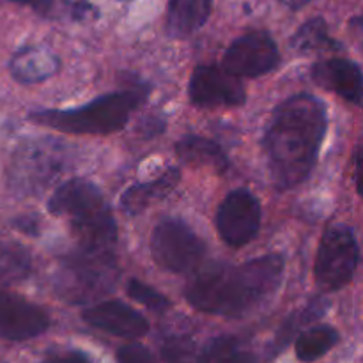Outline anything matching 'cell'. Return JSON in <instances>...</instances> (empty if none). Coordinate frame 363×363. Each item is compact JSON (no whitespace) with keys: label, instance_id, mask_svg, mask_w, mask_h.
<instances>
[{"label":"cell","instance_id":"obj_1","mask_svg":"<svg viewBox=\"0 0 363 363\" xmlns=\"http://www.w3.org/2000/svg\"><path fill=\"white\" fill-rule=\"evenodd\" d=\"M325 133L326 108L315 96H291L275 110L264 147L269 174L280 190L298 186L311 176Z\"/></svg>","mask_w":363,"mask_h":363},{"label":"cell","instance_id":"obj_2","mask_svg":"<svg viewBox=\"0 0 363 363\" xmlns=\"http://www.w3.org/2000/svg\"><path fill=\"white\" fill-rule=\"evenodd\" d=\"M284 277L282 255H264L245 264H211L186 287L191 307L206 314L240 318L268 301Z\"/></svg>","mask_w":363,"mask_h":363},{"label":"cell","instance_id":"obj_3","mask_svg":"<svg viewBox=\"0 0 363 363\" xmlns=\"http://www.w3.org/2000/svg\"><path fill=\"white\" fill-rule=\"evenodd\" d=\"M50 213L69 218L71 229L84 250L110 252L117 227L101 191L92 183L73 179L60 184L48 201Z\"/></svg>","mask_w":363,"mask_h":363},{"label":"cell","instance_id":"obj_4","mask_svg":"<svg viewBox=\"0 0 363 363\" xmlns=\"http://www.w3.org/2000/svg\"><path fill=\"white\" fill-rule=\"evenodd\" d=\"M140 91H121L69 110H45L30 119L43 126L71 135H108L126 126L131 112L144 101Z\"/></svg>","mask_w":363,"mask_h":363},{"label":"cell","instance_id":"obj_5","mask_svg":"<svg viewBox=\"0 0 363 363\" xmlns=\"http://www.w3.org/2000/svg\"><path fill=\"white\" fill-rule=\"evenodd\" d=\"M357 238L347 225H333L323 234L315 257V280L325 291H339L350 284L358 264Z\"/></svg>","mask_w":363,"mask_h":363},{"label":"cell","instance_id":"obj_6","mask_svg":"<svg viewBox=\"0 0 363 363\" xmlns=\"http://www.w3.org/2000/svg\"><path fill=\"white\" fill-rule=\"evenodd\" d=\"M152 259L174 273H188L199 266L206 245L183 220H163L151 236Z\"/></svg>","mask_w":363,"mask_h":363},{"label":"cell","instance_id":"obj_7","mask_svg":"<svg viewBox=\"0 0 363 363\" xmlns=\"http://www.w3.org/2000/svg\"><path fill=\"white\" fill-rule=\"evenodd\" d=\"M64 293L74 300H89L92 294L108 291L116 264L110 252H92L82 248L78 255L67 257L64 264Z\"/></svg>","mask_w":363,"mask_h":363},{"label":"cell","instance_id":"obj_8","mask_svg":"<svg viewBox=\"0 0 363 363\" xmlns=\"http://www.w3.org/2000/svg\"><path fill=\"white\" fill-rule=\"evenodd\" d=\"M261 227V204L248 190H234L227 195L216 213V229L229 247L250 243Z\"/></svg>","mask_w":363,"mask_h":363},{"label":"cell","instance_id":"obj_9","mask_svg":"<svg viewBox=\"0 0 363 363\" xmlns=\"http://www.w3.org/2000/svg\"><path fill=\"white\" fill-rule=\"evenodd\" d=\"M275 41L266 32H250L238 38L223 55V69L238 78H255L269 73L279 64Z\"/></svg>","mask_w":363,"mask_h":363},{"label":"cell","instance_id":"obj_10","mask_svg":"<svg viewBox=\"0 0 363 363\" xmlns=\"http://www.w3.org/2000/svg\"><path fill=\"white\" fill-rule=\"evenodd\" d=\"M191 103L204 108L238 106L245 101V87L240 78L218 66H199L190 80Z\"/></svg>","mask_w":363,"mask_h":363},{"label":"cell","instance_id":"obj_11","mask_svg":"<svg viewBox=\"0 0 363 363\" xmlns=\"http://www.w3.org/2000/svg\"><path fill=\"white\" fill-rule=\"evenodd\" d=\"M50 319L43 308L0 289V339L28 340L46 332Z\"/></svg>","mask_w":363,"mask_h":363},{"label":"cell","instance_id":"obj_12","mask_svg":"<svg viewBox=\"0 0 363 363\" xmlns=\"http://www.w3.org/2000/svg\"><path fill=\"white\" fill-rule=\"evenodd\" d=\"M82 319L94 328L121 337L140 339L149 332V323L140 312L123 301H103L82 312Z\"/></svg>","mask_w":363,"mask_h":363},{"label":"cell","instance_id":"obj_13","mask_svg":"<svg viewBox=\"0 0 363 363\" xmlns=\"http://www.w3.org/2000/svg\"><path fill=\"white\" fill-rule=\"evenodd\" d=\"M312 78L340 98L354 105H363V73L351 60L328 59L318 62L312 69Z\"/></svg>","mask_w":363,"mask_h":363},{"label":"cell","instance_id":"obj_14","mask_svg":"<svg viewBox=\"0 0 363 363\" xmlns=\"http://www.w3.org/2000/svg\"><path fill=\"white\" fill-rule=\"evenodd\" d=\"M179 170L169 169L160 177L149 181V183L133 184V186L128 188V190L124 191L123 197H121V208H123L124 211L130 213V215L142 213L145 208H149L152 202L167 197V195L176 188V184L179 183Z\"/></svg>","mask_w":363,"mask_h":363},{"label":"cell","instance_id":"obj_15","mask_svg":"<svg viewBox=\"0 0 363 363\" xmlns=\"http://www.w3.org/2000/svg\"><path fill=\"white\" fill-rule=\"evenodd\" d=\"M211 0H169L167 30L174 38H186L208 21Z\"/></svg>","mask_w":363,"mask_h":363},{"label":"cell","instance_id":"obj_16","mask_svg":"<svg viewBox=\"0 0 363 363\" xmlns=\"http://www.w3.org/2000/svg\"><path fill=\"white\" fill-rule=\"evenodd\" d=\"M176 152L181 162L188 163V165L209 167V169H215L218 172L227 170L225 152L220 149L216 142L209 140V138L186 135L177 142Z\"/></svg>","mask_w":363,"mask_h":363},{"label":"cell","instance_id":"obj_17","mask_svg":"<svg viewBox=\"0 0 363 363\" xmlns=\"http://www.w3.org/2000/svg\"><path fill=\"white\" fill-rule=\"evenodd\" d=\"M339 342V333L332 326H315L301 333L296 340V357L301 362H315Z\"/></svg>","mask_w":363,"mask_h":363},{"label":"cell","instance_id":"obj_18","mask_svg":"<svg viewBox=\"0 0 363 363\" xmlns=\"http://www.w3.org/2000/svg\"><path fill=\"white\" fill-rule=\"evenodd\" d=\"M30 254L21 245L0 241V284L21 282L30 275Z\"/></svg>","mask_w":363,"mask_h":363},{"label":"cell","instance_id":"obj_19","mask_svg":"<svg viewBox=\"0 0 363 363\" xmlns=\"http://www.w3.org/2000/svg\"><path fill=\"white\" fill-rule=\"evenodd\" d=\"M197 363H257V360L233 337H216L206 344Z\"/></svg>","mask_w":363,"mask_h":363},{"label":"cell","instance_id":"obj_20","mask_svg":"<svg viewBox=\"0 0 363 363\" xmlns=\"http://www.w3.org/2000/svg\"><path fill=\"white\" fill-rule=\"evenodd\" d=\"M13 73L21 82H38L52 74L53 62L48 55L41 53L39 50H25L14 57Z\"/></svg>","mask_w":363,"mask_h":363},{"label":"cell","instance_id":"obj_21","mask_svg":"<svg viewBox=\"0 0 363 363\" xmlns=\"http://www.w3.org/2000/svg\"><path fill=\"white\" fill-rule=\"evenodd\" d=\"M50 152L43 151L41 147H30L18 156V162L14 165L18 184H35V181L45 179L46 176L53 172L50 169V163H46Z\"/></svg>","mask_w":363,"mask_h":363},{"label":"cell","instance_id":"obj_22","mask_svg":"<svg viewBox=\"0 0 363 363\" xmlns=\"http://www.w3.org/2000/svg\"><path fill=\"white\" fill-rule=\"evenodd\" d=\"M293 46L300 52H318L333 46V41L328 38V28L321 18L307 21L296 35L293 38Z\"/></svg>","mask_w":363,"mask_h":363},{"label":"cell","instance_id":"obj_23","mask_svg":"<svg viewBox=\"0 0 363 363\" xmlns=\"http://www.w3.org/2000/svg\"><path fill=\"white\" fill-rule=\"evenodd\" d=\"M126 289L130 298H133L135 301H138L140 305L147 307L149 311L165 312L167 308L170 307V301L167 300L162 293H158V291L149 287L147 284L140 282V280H130Z\"/></svg>","mask_w":363,"mask_h":363},{"label":"cell","instance_id":"obj_24","mask_svg":"<svg viewBox=\"0 0 363 363\" xmlns=\"http://www.w3.org/2000/svg\"><path fill=\"white\" fill-rule=\"evenodd\" d=\"M117 363H155V358L147 347L140 344H128L117 353Z\"/></svg>","mask_w":363,"mask_h":363},{"label":"cell","instance_id":"obj_25","mask_svg":"<svg viewBox=\"0 0 363 363\" xmlns=\"http://www.w3.org/2000/svg\"><path fill=\"white\" fill-rule=\"evenodd\" d=\"M45 363H92L89 360L87 354L80 353V351H71V353L57 354V357L50 358Z\"/></svg>","mask_w":363,"mask_h":363},{"label":"cell","instance_id":"obj_26","mask_svg":"<svg viewBox=\"0 0 363 363\" xmlns=\"http://www.w3.org/2000/svg\"><path fill=\"white\" fill-rule=\"evenodd\" d=\"M354 183H357L358 194L363 197V149L357 155V162H354Z\"/></svg>","mask_w":363,"mask_h":363},{"label":"cell","instance_id":"obj_27","mask_svg":"<svg viewBox=\"0 0 363 363\" xmlns=\"http://www.w3.org/2000/svg\"><path fill=\"white\" fill-rule=\"evenodd\" d=\"M11 2H18V4H28V6H34L38 9H45L48 6L50 0H11Z\"/></svg>","mask_w":363,"mask_h":363}]
</instances>
